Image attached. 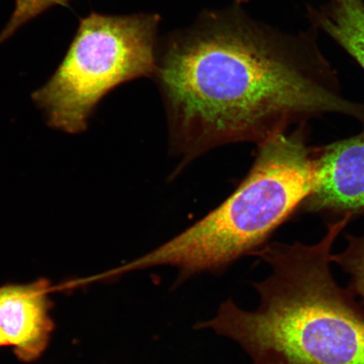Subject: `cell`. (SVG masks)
Instances as JSON below:
<instances>
[{
    "label": "cell",
    "instance_id": "9c48e42d",
    "mask_svg": "<svg viewBox=\"0 0 364 364\" xmlns=\"http://www.w3.org/2000/svg\"><path fill=\"white\" fill-rule=\"evenodd\" d=\"M71 0H16L10 21L0 33V44L10 38L26 23L55 6H68Z\"/></svg>",
    "mask_w": 364,
    "mask_h": 364
},
{
    "label": "cell",
    "instance_id": "ba28073f",
    "mask_svg": "<svg viewBox=\"0 0 364 364\" xmlns=\"http://www.w3.org/2000/svg\"><path fill=\"white\" fill-rule=\"evenodd\" d=\"M343 252L332 254L331 261L350 277L348 289L364 304V235H348Z\"/></svg>",
    "mask_w": 364,
    "mask_h": 364
},
{
    "label": "cell",
    "instance_id": "7a4b0ae2",
    "mask_svg": "<svg viewBox=\"0 0 364 364\" xmlns=\"http://www.w3.org/2000/svg\"><path fill=\"white\" fill-rule=\"evenodd\" d=\"M352 218L330 225L318 243L255 250L271 269L253 284L259 306L247 311L227 299L195 329L233 340L253 364H364V309L336 283L331 267L335 241Z\"/></svg>",
    "mask_w": 364,
    "mask_h": 364
},
{
    "label": "cell",
    "instance_id": "277c9868",
    "mask_svg": "<svg viewBox=\"0 0 364 364\" xmlns=\"http://www.w3.org/2000/svg\"><path fill=\"white\" fill-rule=\"evenodd\" d=\"M156 14L91 13L80 26L60 65L33 94L54 129L77 134L87 127L101 100L117 87L156 74Z\"/></svg>",
    "mask_w": 364,
    "mask_h": 364
},
{
    "label": "cell",
    "instance_id": "8992f818",
    "mask_svg": "<svg viewBox=\"0 0 364 364\" xmlns=\"http://www.w3.org/2000/svg\"><path fill=\"white\" fill-rule=\"evenodd\" d=\"M48 293L43 279L0 288V329L23 361L36 360L48 347L54 326Z\"/></svg>",
    "mask_w": 364,
    "mask_h": 364
},
{
    "label": "cell",
    "instance_id": "5b68a950",
    "mask_svg": "<svg viewBox=\"0 0 364 364\" xmlns=\"http://www.w3.org/2000/svg\"><path fill=\"white\" fill-rule=\"evenodd\" d=\"M316 188L306 203L311 212L352 217L364 213V130L316 149Z\"/></svg>",
    "mask_w": 364,
    "mask_h": 364
},
{
    "label": "cell",
    "instance_id": "6da1fadb",
    "mask_svg": "<svg viewBox=\"0 0 364 364\" xmlns=\"http://www.w3.org/2000/svg\"><path fill=\"white\" fill-rule=\"evenodd\" d=\"M320 34L311 25L289 33L236 9L172 36L154 75L183 162L227 144H261L327 114L364 124V103L341 92Z\"/></svg>",
    "mask_w": 364,
    "mask_h": 364
},
{
    "label": "cell",
    "instance_id": "30bf717a",
    "mask_svg": "<svg viewBox=\"0 0 364 364\" xmlns=\"http://www.w3.org/2000/svg\"><path fill=\"white\" fill-rule=\"evenodd\" d=\"M3 346H9V343L6 336H4L1 329H0V347H3Z\"/></svg>",
    "mask_w": 364,
    "mask_h": 364
},
{
    "label": "cell",
    "instance_id": "3957f363",
    "mask_svg": "<svg viewBox=\"0 0 364 364\" xmlns=\"http://www.w3.org/2000/svg\"><path fill=\"white\" fill-rule=\"evenodd\" d=\"M316 149L306 124L259 144L256 161L225 201L167 242L116 268L118 276L156 267L178 270L176 285L203 272L224 269L252 255L306 202L316 188Z\"/></svg>",
    "mask_w": 364,
    "mask_h": 364
},
{
    "label": "cell",
    "instance_id": "52a82bcc",
    "mask_svg": "<svg viewBox=\"0 0 364 364\" xmlns=\"http://www.w3.org/2000/svg\"><path fill=\"white\" fill-rule=\"evenodd\" d=\"M309 25L340 46L364 71V0H326L306 8Z\"/></svg>",
    "mask_w": 364,
    "mask_h": 364
}]
</instances>
